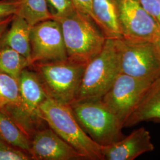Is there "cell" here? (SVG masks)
<instances>
[{
	"label": "cell",
	"instance_id": "cell-1",
	"mask_svg": "<svg viewBox=\"0 0 160 160\" xmlns=\"http://www.w3.org/2000/svg\"><path fill=\"white\" fill-rule=\"evenodd\" d=\"M40 109L45 122L83 159L104 160L102 146L93 141L82 128L69 104L48 97L42 103Z\"/></svg>",
	"mask_w": 160,
	"mask_h": 160
},
{
	"label": "cell",
	"instance_id": "cell-2",
	"mask_svg": "<svg viewBox=\"0 0 160 160\" xmlns=\"http://www.w3.org/2000/svg\"><path fill=\"white\" fill-rule=\"evenodd\" d=\"M55 20L61 25L69 59L87 64L102 50L106 38L88 15L75 8Z\"/></svg>",
	"mask_w": 160,
	"mask_h": 160
},
{
	"label": "cell",
	"instance_id": "cell-3",
	"mask_svg": "<svg viewBox=\"0 0 160 160\" xmlns=\"http://www.w3.org/2000/svg\"><path fill=\"white\" fill-rule=\"evenodd\" d=\"M120 74L116 39H106L102 50L87 63L75 101L102 98Z\"/></svg>",
	"mask_w": 160,
	"mask_h": 160
},
{
	"label": "cell",
	"instance_id": "cell-4",
	"mask_svg": "<svg viewBox=\"0 0 160 160\" xmlns=\"http://www.w3.org/2000/svg\"><path fill=\"white\" fill-rule=\"evenodd\" d=\"M86 65L67 59L35 63L30 67L38 75L48 97L70 104L77 96Z\"/></svg>",
	"mask_w": 160,
	"mask_h": 160
},
{
	"label": "cell",
	"instance_id": "cell-5",
	"mask_svg": "<svg viewBox=\"0 0 160 160\" xmlns=\"http://www.w3.org/2000/svg\"><path fill=\"white\" fill-rule=\"evenodd\" d=\"M69 105L82 128L100 145H108L124 137L123 122L102 98L74 101Z\"/></svg>",
	"mask_w": 160,
	"mask_h": 160
},
{
	"label": "cell",
	"instance_id": "cell-6",
	"mask_svg": "<svg viewBox=\"0 0 160 160\" xmlns=\"http://www.w3.org/2000/svg\"><path fill=\"white\" fill-rule=\"evenodd\" d=\"M20 103L3 110L8 114L29 137L43 128L40 105L48 97L34 71L26 68L18 78Z\"/></svg>",
	"mask_w": 160,
	"mask_h": 160
},
{
	"label": "cell",
	"instance_id": "cell-7",
	"mask_svg": "<svg viewBox=\"0 0 160 160\" xmlns=\"http://www.w3.org/2000/svg\"><path fill=\"white\" fill-rule=\"evenodd\" d=\"M157 77L141 78L120 73L102 100L124 125Z\"/></svg>",
	"mask_w": 160,
	"mask_h": 160
},
{
	"label": "cell",
	"instance_id": "cell-8",
	"mask_svg": "<svg viewBox=\"0 0 160 160\" xmlns=\"http://www.w3.org/2000/svg\"><path fill=\"white\" fill-rule=\"evenodd\" d=\"M120 73L136 78H149L160 74V61L153 43L116 39Z\"/></svg>",
	"mask_w": 160,
	"mask_h": 160
},
{
	"label": "cell",
	"instance_id": "cell-9",
	"mask_svg": "<svg viewBox=\"0 0 160 160\" xmlns=\"http://www.w3.org/2000/svg\"><path fill=\"white\" fill-rule=\"evenodd\" d=\"M60 24L49 19L32 26L30 32V63L67 59ZM30 66V67H31Z\"/></svg>",
	"mask_w": 160,
	"mask_h": 160
},
{
	"label": "cell",
	"instance_id": "cell-10",
	"mask_svg": "<svg viewBox=\"0 0 160 160\" xmlns=\"http://www.w3.org/2000/svg\"><path fill=\"white\" fill-rule=\"evenodd\" d=\"M123 38L154 43L160 35L158 24L138 0H118Z\"/></svg>",
	"mask_w": 160,
	"mask_h": 160
},
{
	"label": "cell",
	"instance_id": "cell-11",
	"mask_svg": "<svg viewBox=\"0 0 160 160\" xmlns=\"http://www.w3.org/2000/svg\"><path fill=\"white\" fill-rule=\"evenodd\" d=\"M30 154L33 160L83 159L81 155L51 128H42L31 138Z\"/></svg>",
	"mask_w": 160,
	"mask_h": 160
},
{
	"label": "cell",
	"instance_id": "cell-12",
	"mask_svg": "<svg viewBox=\"0 0 160 160\" xmlns=\"http://www.w3.org/2000/svg\"><path fill=\"white\" fill-rule=\"evenodd\" d=\"M154 149L149 132L141 127L114 143L102 146V152L104 160H133Z\"/></svg>",
	"mask_w": 160,
	"mask_h": 160
},
{
	"label": "cell",
	"instance_id": "cell-13",
	"mask_svg": "<svg viewBox=\"0 0 160 160\" xmlns=\"http://www.w3.org/2000/svg\"><path fill=\"white\" fill-rule=\"evenodd\" d=\"M92 19L106 39L123 38L118 0H92Z\"/></svg>",
	"mask_w": 160,
	"mask_h": 160
},
{
	"label": "cell",
	"instance_id": "cell-14",
	"mask_svg": "<svg viewBox=\"0 0 160 160\" xmlns=\"http://www.w3.org/2000/svg\"><path fill=\"white\" fill-rule=\"evenodd\" d=\"M160 123V74L149 87L135 110L124 123V128L143 122Z\"/></svg>",
	"mask_w": 160,
	"mask_h": 160
},
{
	"label": "cell",
	"instance_id": "cell-15",
	"mask_svg": "<svg viewBox=\"0 0 160 160\" xmlns=\"http://www.w3.org/2000/svg\"><path fill=\"white\" fill-rule=\"evenodd\" d=\"M32 26L18 15H14L10 28L0 40V48L7 47L17 51L30 62V32ZM31 64V63H30Z\"/></svg>",
	"mask_w": 160,
	"mask_h": 160
},
{
	"label": "cell",
	"instance_id": "cell-16",
	"mask_svg": "<svg viewBox=\"0 0 160 160\" xmlns=\"http://www.w3.org/2000/svg\"><path fill=\"white\" fill-rule=\"evenodd\" d=\"M0 138L30 154L31 138L2 109H0Z\"/></svg>",
	"mask_w": 160,
	"mask_h": 160
},
{
	"label": "cell",
	"instance_id": "cell-17",
	"mask_svg": "<svg viewBox=\"0 0 160 160\" xmlns=\"http://www.w3.org/2000/svg\"><path fill=\"white\" fill-rule=\"evenodd\" d=\"M16 15L23 18L31 26L53 17L46 0H20Z\"/></svg>",
	"mask_w": 160,
	"mask_h": 160
},
{
	"label": "cell",
	"instance_id": "cell-18",
	"mask_svg": "<svg viewBox=\"0 0 160 160\" xmlns=\"http://www.w3.org/2000/svg\"><path fill=\"white\" fill-rule=\"evenodd\" d=\"M31 64L26 58L7 47L0 48V72L18 80L24 69Z\"/></svg>",
	"mask_w": 160,
	"mask_h": 160
},
{
	"label": "cell",
	"instance_id": "cell-19",
	"mask_svg": "<svg viewBox=\"0 0 160 160\" xmlns=\"http://www.w3.org/2000/svg\"><path fill=\"white\" fill-rule=\"evenodd\" d=\"M20 103L18 80L0 72V109L16 106Z\"/></svg>",
	"mask_w": 160,
	"mask_h": 160
},
{
	"label": "cell",
	"instance_id": "cell-20",
	"mask_svg": "<svg viewBox=\"0 0 160 160\" xmlns=\"http://www.w3.org/2000/svg\"><path fill=\"white\" fill-rule=\"evenodd\" d=\"M33 160L29 152L7 143L0 138V160Z\"/></svg>",
	"mask_w": 160,
	"mask_h": 160
},
{
	"label": "cell",
	"instance_id": "cell-21",
	"mask_svg": "<svg viewBox=\"0 0 160 160\" xmlns=\"http://www.w3.org/2000/svg\"><path fill=\"white\" fill-rule=\"evenodd\" d=\"M53 19L64 17L76 8L71 0H46Z\"/></svg>",
	"mask_w": 160,
	"mask_h": 160
},
{
	"label": "cell",
	"instance_id": "cell-22",
	"mask_svg": "<svg viewBox=\"0 0 160 160\" xmlns=\"http://www.w3.org/2000/svg\"><path fill=\"white\" fill-rule=\"evenodd\" d=\"M160 28V0H138Z\"/></svg>",
	"mask_w": 160,
	"mask_h": 160
},
{
	"label": "cell",
	"instance_id": "cell-23",
	"mask_svg": "<svg viewBox=\"0 0 160 160\" xmlns=\"http://www.w3.org/2000/svg\"><path fill=\"white\" fill-rule=\"evenodd\" d=\"M20 0H0V20L16 15Z\"/></svg>",
	"mask_w": 160,
	"mask_h": 160
},
{
	"label": "cell",
	"instance_id": "cell-24",
	"mask_svg": "<svg viewBox=\"0 0 160 160\" xmlns=\"http://www.w3.org/2000/svg\"><path fill=\"white\" fill-rule=\"evenodd\" d=\"M74 4L75 8L86 14L88 15L92 18V0H71Z\"/></svg>",
	"mask_w": 160,
	"mask_h": 160
},
{
	"label": "cell",
	"instance_id": "cell-25",
	"mask_svg": "<svg viewBox=\"0 0 160 160\" xmlns=\"http://www.w3.org/2000/svg\"><path fill=\"white\" fill-rule=\"evenodd\" d=\"M13 16H10L9 17H6L3 19L0 20V40L1 39L2 36L6 32V30L9 27L10 23L12 22Z\"/></svg>",
	"mask_w": 160,
	"mask_h": 160
},
{
	"label": "cell",
	"instance_id": "cell-26",
	"mask_svg": "<svg viewBox=\"0 0 160 160\" xmlns=\"http://www.w3.org/2000/svg\"><path fill=\"white\" fill-rule=\"evenodd\" d=\"M153 44L160 61V36L158 38V39L153 43Z\"/></svg>",
	"mask_w": 160,
	"mask_h": 160
}]
</instances>
